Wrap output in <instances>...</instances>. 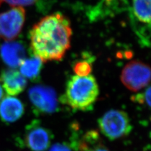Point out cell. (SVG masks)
I'll use <instances>...</instances> for the list:
<instances>
[{"instance_id":"8992f818","label":"cell","mask_w":151,"mask_h":151,"mask_svg":"<svg viewBox=\"0 0 151 151\" xmlns=\"http://www.w3.org/2000/svg\"><path fill=\"white\" fill-rule=\"evenodd\" d=\"M25 21V10L22 6L14 7L0 13V37L12 40L20 34Z\"/></svg>"},{"instance_id":"30bf717a","label":"cell","mask_w":151,"mask_h":151,"mask_svg":"<svg viewBox=\"0 0 151 151\" xmlns=\"http://www.w3.org/2000/svg\"><path fill=\"white\" fill-rule=\"evenodd\" d=\"M25 113V106L17 98L8 96L0 101V119L5 123L18 120Z\"/></svg>"},{"instance_id":"ba28073f","label":"cell","mask_w":151,"mask_h":151,"mask_svg":"<svg viewBox=\"0 0 151 151\" xmlns=\"http://www.w3.org/2000/svg\"><path fill=\"white\" fill-rule=\"evenodd\" d=\"M25 47L20 42L6 40L0 46V58L6 65L15 68L25 58Z\"/></svg>"},{"instance_id":"6da1fadb","label":"cell","mask_w":151,"mask_h":151,"mask_svg":"<svg viewBox=\"0 0 151 151\" xmlns=\"http://www.w3.org/2000/svg\"><path fill=\"white\" fill-rule=\"evenodd\" d=\"M72 34L70 20L65 15H47L30 31L31 50L43 63L60 60L70 48Z\"/></svg>"},{"instance_id":"7c38bea8","label":"cell","mask_w":151,"mask_h":151,"mask_svg":"<svg viewBox=\"0 0 151 151\" xmlns=\"http://www.w3.org/2000/svg\"><path fill=\"white\" fill-rule=\"evenodd\" d=\"M132 12L137 20L150 27V0H133Z\"/></svg>"},{"instance_id":"ac0fdd59","label":"cell","mask_w":151,"mask_h":151,"mask_svg":"<svg viewBox=\"0 0 151 151\" xmlns=\"http://www.w3.org/2000/svg\"><path fill=\"white\" fill-rule=\"evenodd\" d=\"M3 98V91L1 84H0V101H1Z\"/></svg>"},{"instance_id":"4fadbf2b","label":"cell","mask_w":151,"mask_h":151,"mask_svg":"<svg viewBox=\"0 0 151 151\" xmlns=\"http://www.w3.org/2000/svg\"><path fill=\"white\" fill-rule=\"evenodd\" d=\"M73 70L76 75L78 76H87L91 74L92 65L88 60H80L74 65Z\"/></svg>"},{"instance_id":"7a4b0ae2","label":"cell","mask_w":151,"mask_h":151,"mask_svg":"<svg viewBox=\"0 0 151 151\" xmlns=\"http://www.w3.org/2000/svg\"><path fill=\"white\" fill-rule=\"evenodd\" d=\"M99 95V87L93 76H73L68 80L63 102L76 110H91Z\"/></svg>"},{"instance_id":"5b68a950","label":"cell","mask_w":151,"mask_h":151,"mask_svg":"<svg viewBox=\"0 0 151 151\" xmlns=\"http://www.w3.org/2000/svg\"><path fill=\"white\" fill-rule=\"evenodd\" d=\"M23 138L25 146L30 150L46 151L49 149L54 136L39 120H34L27 125Z\"/></svg>"},{"instance_id":"3957f363","label":"cell","mask_w":151,"mask_h":151,"mask_svg":"<svg viewBox=\"0 0 151 151\" xmlns=\"http://www.w3.org/2000/svg\"><path fill=\"white\" fill-rule=\"evenodd\" d=\"M98 122L101 133L111 140L127 136L132 129L128 114L122 110L108 111L98 120Z\"/></svg>"},{"instance_id":"8fae6325","label":"cell","mask_w":151,"mask_h":151,"mask_svg":"<svg viewBox=\"0 0 151 151\" xmlns=\"http://www.w3.org/2000/svg\"><path fill=\"white\" fill-rule=\"evenodd\" d=\"M42 60L37 56L24 59L20 64V73L31 80H35L39 76L42 68Z\"/></svg>"},{"instance_id":"9a60e30c","label":"cell","mask_w":151,"mask_h":151,"mask_svg":"<svg viewBox=\"0 0 151 151\" xmlns=\"http://www.w3.org/2000/svg\"><path fill=\"white\" fill-rule=\"evenodd\" d=\"M37 0H0V6L3 3H6L12 6H30L34 4Z\"/></svg>"},{"instance_id":"277c9868","label":"cell","mask_w":151,"mask_h":151,"mask_svg":"<svg viewBox=\"0 0 151 151\" xmlns=\"http://www.w3.org/2000/svg\"><path fill=\"white\" fill-rule=\"evenodd\" d=\"M150 81L149 65L139 60L127 64L121 73V81L132 91H138L146 87Z\"/></svg>"},{"instance_id":"2e32d148","label":"cell","mask_w":151,"mask_h":151,"mask_svg":"<svg viewBox=\"0 0 151 151\" xmlns=\"http://www.w3.org/2000/svg\"><path fill=\"white\" fill-rule=\"evenodd\" d=\"M49 151H72V150L68 144L57 143L52 146Z\"/></svg>"},{"instance_id":"5bb4252c","label":"cell","mask_w":151,"mask_h":151,"mask_svg":"<svg viewBox=\"0 0 151 151\" xmlns=\"http://www.w3.org/2000/svg\"><path fill=\"white\" fill-rule=\"evenodd\" d=\"M132 100L139 104H146L149 107L150 106V87L148 86L144 93H140L132 97Z\"/></svg>"},{"instance_id":"e0dca14e","label":"cell","mask_w":151,"mask_h":151,"mask_svg":"<svg viewBox=\"0 0 151 151\" xmlns=\"http://www.w3.org/2000/svg\"><path fill=\"white\" fill-rule=\"evenodd\" d=\"M88 151H111L103 143L101 140L98 142L97 143L91 146V148L88 150Z\"/></svg>"},{"instance_id":"9c48e42d","label":"cell","mask_w":151,"mask_h":151,"mask_svg":"<svg viewBox=\"0 0 151 151\" xmlns=\"http://www.w3.org/2000/svg\"><path fill=\"white\" fill-rule=\"evenodd\" d=\"M0 83L6 93L10 96H16L23 92L27 84L26 78L13 69L3 70L0 74Z\"/></svg>"},{"instance_id":"52a82bcc","label":"cell","mask_w":151,"mask_h":151,"mask_svg":"<svg viewBox=\"0 0 151 151\" xmlns=\"http://www.w3.org/2000/svg\"><path fill=\"white\" fill-rule=\"evenodd\" d=\"M28 97L35 111L43 114L54 113L58 108V99L54 89L50 87L37 85L28 91Z\"/></svg>"}]
</instances>
